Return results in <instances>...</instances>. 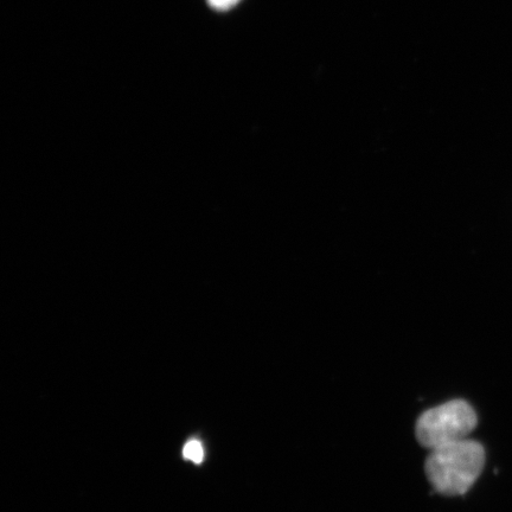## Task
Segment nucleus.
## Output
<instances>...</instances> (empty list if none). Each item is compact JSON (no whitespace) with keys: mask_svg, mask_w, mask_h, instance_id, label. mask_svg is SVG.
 Listing matches in <instances>:
<instances>
[{"mask_svg":"<svg viewBox=\"0 0 512 512\" xmlns=\"http://www.w3.org/2000/svg\"><path fill=\"white\" fill-rule=\"evenodd\" d=\"M485 451L475 440L434 448L426 459L425 471L435 491L444 496H462L472 488L484 469Z\"/></svg>","mask_w":512,"mask_h":512,"instance_id":"obj_1","label":"nucleus"},{"mask_svg":"<svg viewBox=\"0 0 512 512\" xmlns=\"http://www.w3.org/2000/svg\"><path fill=\"white\" fill-rule=\"evenodd\" d=\"M477 424V414L469 402L452 400L428 409L419 416L415 427L416 439L432 451L467 439Z\"/></svg>","mask_w":512,"mask_h":512,"instance_id":"obj_2","label":"nucleus"},{"mask_svg":"<svg viewBox=\"0 0 512 512\" xmlns=\"http://www.w3.org/2000/svg\"><path fill=\"white\" fill-rule=\"evenodd\" d=\"M183 454L185 459H189L195 464H201L203 462V447L198 440L189 441V443L184 447Z\"/></svg>","mask_w":512,"mask_h":512,"instance_id":"obj_3","label":"nucleus"},{"mask_svg":"<svg viewBox=\"0 0 512 512\" xmlns=\"http://www.w3.org/2000/svg\"><path fill=\"white\" fill-rule=\"evenodd\" d=\"M211 9L216 11H228L238 5L241 0H207Z\"/></svg>","mask_w":512,"mask_h":512,"instance_id":"obj_4","label":"nucleus"}]
</instances>
